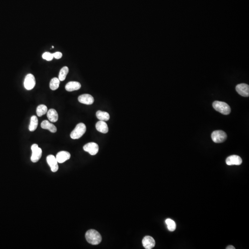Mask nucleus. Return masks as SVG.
<instances>
[{"instance_id":"obj_1","label":"nucleus","mask_w":249,"mask_h":249,"mask_svg":"<svg viewBox=\"0 0 249 249\" xmlns=\"http://www.w3.org/2000/svg\"><path fill=\"white\" fill-rule=\"evenodd\" d=\"M85 238L88 242L93 245H97L102 241L101 234L96 230L90 229L85 234Z\"/></svg>"},{"instance_id":"obj_22","label":"nucleus","mask_w":249,"mask_h":249,"mask_svg":"<svg viewBox=\"0 0 249 249\" xmlns=\"http://www.w3.org/2000/svg\"><path fill=\"white\" fill-rule=\"evenodd\" d=\"M60 83V81L58 78H53L50 82V88L53 90H56L59 87Z\"/></svg>"},{"instance_id":"obj_15","label":"nucleus","mask_w":249,"mask_h":249,"mask_svg":"<svg viewBox=\"0 0 249 249\" xmlns=\"http://www.w3.org/2000/svg\"><path fill=\"white\" fill-rule=\"evenodd\" d=\"M96 128L97 131L103 133H107L109 131V127L107 123L102 120H100L96 123Z\"/></svg>"},{"instance_id":"obj_21","label":"nucleus","mask_w":249,"mask_h":249,"mask_svg":"<svg viewBox=\"0 0 249 249\" xmlns=\"http://www.w3.org/2000/svg\"><path fill=\"white\" fill-rule=\"evenodd\" d=\"M36 112H37V116H42L47 113V107L45 105H40L37 107Z\"/></svg>"},{"instance_id":"obj_24","label":"nucleus","mask_w":249,"mask_h":249,"mask_svg":"<svg viewBox=\"0 0 249 249\" xmlns=\"http://www.w3.org/2000/svg\"><path fill=\"white\" fill-rule=\"evenodd\" d=\"M42 57H43L44 59L45 60L48 61H51L54 58L53 54L46 52H45L43 54Z\"/></svg>"},{"instance_id":"obj_12","label":"nucleus","mask_w":249,"mask_h":249,"mask_svg":"<svg viewBox=\"0 0 249 249\" xmlns=\"http://www.w3.org/2000/svg\"><path fill=\"white\" fill-rule=\"evenodd\" d=\"M142 244L143 247L146 249H151L155 246L156 242L152 237L146 236L143 239Z\"/></svg>"},{"instance_id":"obj_3","label":"nucleus","mask_w":249,"mask_h":249,"mask_svg":"<svg viewBox=\"0 0 249 249\" xmlns=\"http://www.w3.org/2000/svg\"><path fill=\"white\" fill-rule=\"evenodd\" d=\"M213 107L215 110L224 115H228L231 113V108L225 102L215 101L213 103Z\"/></svg>"},{"instance_id":"obj_9","label":"nucleus","mask_w":249,"mask_h":249,"mask_svg":"<svg viewBox=\"0 0 249 249\" xmlns=\"http://www.w3.org/2000/svg\"><path fill=\"white\" fill-rule=\"evenodd\" d=\"M47 162L53 172H56L59 169L58 162L56 157L52 155H50L47 157Z\"/></svg>"},{"instance_id":"obj_20","label":"nucleus","mask_w":249,"mask_h":249,"mask_svg":"<svg viewBox=\"0 0 249 249\" xmlns=\"http://www.w3.org/2000/svg\"><path fill=\"white\" fill-rule=\"evenodd\" d=\"M68 72H69V69H68V67H66V66L63 67L61 69L59 74L58 79L60 81H63L65 80Z\"/></svg>"},{"instance_id":"obj_11","label":"nucleus","mask_w":249,"mask_h":249,"mask_svg":"<svg viewBox=\"0 0 249 249\" xmlns=\"http://www.w3.org/2000/svg\"><path fill=\"white\" fill-rule=\"evenodd\" d=\"M78 101L80 103L84 104L91 105L94 103V99L91 95L84 94L79 97Z\"/></svg>"},{"instance_id":"obj_16","label":"nucleus","mask_w":249,"mask_h":249,"mask_svg":"<svg viewBox=\"0 0 249 249\" xmlns=\"http://www.w3.org/2000/svg\"><path fill=\"white\" fill-rule=\"evenodd\" d=\"M41 126L43 129L48 130L52 133H56L57 131L56 126L53 124L50 123V121L47 120H44L42 121Z\"/></svg>"},{"instance_id":"obj_14","label":"nucleus","mask_w":249,"mask_h":249,"mask_svg":"<svg viewBox=\"0 0 249 249\" xmlns=\"http://www.w3.org/2000/svg\"><path fill=\"white\" fill-rule=\"evenodd\" d=\"M81 87L80 83L76 81H70L67 83L65 86V89L67 91L71 92L79 90Z\"/></svg>"},{"instance_id":"obj_7","label":"nucleus","mask_w":249,"mask_h":249,"mask_svg":"<svg viewBox=\"0 0 249 249\" xmlns=\"http://www.w3.org/2000/svg\"><path fill=\"white\" fill-rule=\"evenodd\" d=\"M83 149L86 152H88L91 155L94 156L98 153L99 146L97 143H89L84 146Z\"/></svg>"},{"instance_id":"obj_4","label":"nucleus","mask_w":249,"mask_h":249,"mask_svg":"<svg viewBox=\"0 0 249 249\" xmlns=\"http://www.w3.org/2000/svg\"><path fill=\"white\" fill-rule=\"evenodd\" d=\"M211 138L212 140L215 143H221L226 140L227 135L224 131L217 130L213 132Z\"/></svg>"},{"instance_id":"obj_13","label":"nucleus","mask_w":249,"mask_h":249,"mask_svg":"<svg viewBox=\"0 0 249 249\" xmlns=\"http://www.w3.org/2000/svg\"><path fill=\"white\" fill-rule=\"evenodd\" d=\"M71 157L70 153L66 151H61L58 152L56 155V158L58 162L62 163L67 160H69Z\"/></svg>"},{"instance_id":"obj_18","label":"nucleus","mask_w":249,"mask_h":249,"mask_svg":"<svg viewBox=\"0 0 249 249\" xmlns=\"http://www.w3.org/2000/svg\"><path fill=\"white\" fill-rule=\"evenodd\" d=\"M96 116L98 120L102 121H108L110 119V116L106 112L98 110L97 112Z\"/></svg>"},{"instance_id":"obj_26","label":"nucleus","mask_w":249,"mask_h":249,"mask_svg":"<svg viewBox=\"0 0 249 249\" xmlns=\"http://www.w3.org/2000/svg\"><path fill=\"white\" fill-rule=\"evenodd\" d=\"M227 249H235V248L233 245H229L226 248Z\"/></svg>"},{"instance_id":"obj_8","label":"nucleus","mask_w":249,"mask_h":249,"mask_svg":"<svg viewBox=\"0 0 249 249\" xmlns=\"http://www.w3.org/2000/svg\"><path fill=\"white\" fill-rule=\"evenodd\" d=\"M237 92L244 97H248L249 96V85L246 84H238L236 87Z\"/></svg>"},{"instance_id":"obj_5","label":"nucleus","mask_w":249,"mask_h":249,"mask_svg":"<svg viewBox=\"0 0 249 249\" xmlns=\"http://www.w3.org/2000/svg\"><path fill=\"white\" fill-rule=\"evenodd\" d=\"M31 149L32 150V155L31 160L33 162H37L40 160L42 156V149L38 147L37 144H33L31 146Z\"/></svg>"},{"instance_id":"obj_19","label":"nucleus","mask_w":249,"mask_h":249,"mask_svg":"<svg viewBox=\"0 0 249 249\" xmlns=\"http://www.w3.org/2000/svg\"><path fill=\"white\" fill-rule=\"evenodd\" d=\"M38 118L35 116H32L31 118L30 123L29 126V130L31 132H33L37 129L38 126Z\"/></svg>"},{"instance_id":"obj_23","label":"nucleus","mask_w":249,"mask_h":249,"mask_svg":"<svg viewBox=\"0 0 249 249\" xmlns=\"http://www.w3.org/2000/svg\"><path fill=\"white\" fill-rule=\"evenodd\" d=\"M165 222H166V224H167V227H168L169 231H171V232H173V231H175V230L176 229V223H175V221L173 220L170 219H167Z\"/></svg>"},{"instance_id":"obj_10","label":"nucleus","mask_w":249,"mask_h":249,"mask_svg":"<svg viewBox=\"0 0 249 249\" xmlns=\"http://www.w3.org/2000/svg\"><path fill=\"white\" fill-rule=\"evenodd\" d=\"M226 163L229 166L240 165L242 163V160L240 156L237 155H232L229 156L226 159Z\"/></svg>"},{"instance_id":"obj_2","label":"nucleus","mask_w":249,"mask_h":249,"mask_svg":"<svg viewBox=\"0 0 249 249\" xmlns=\"http://www.w3.org/2000/svg\"><path fill=\"white\" fill-rule=\"evenodd\" d=\"M87 131V127L85 124L80 123L77 124L75 128L71 132L70 137L73 139H78L83 136Z\"/></svg>"},{"instance_id":"obj_17","label":"nucleus","mask_w":249,"mask_h":249,"mask_svg":"<svg viewBox=\"0 0 249 249\" xmlns=\"http://www.w3.org/2000/svg\"><path fill=\"white\" fill-rule=\"evenodd\" d=\"M47 113L48 118L51 122H56L58 120V114L54 109H50Z\"/></svg>"},{"instance_id":"obj_25","label":"nucleus","mask_w":249,"mask_h":249,"mask_svg":"<svg viewBox=\"0 0 249 249\" xmlns=\"http://www.w3.org/2000/svg\"><path fill=\"white\" fill-rule=\"evenodd\" d=\"M54 58L56 59H60L62 56V54L60 52H56L53 54Z\"/></svg>"},{"instance_id":"obj_6","label":"nucleus","mask_w":249,"mask_h":249,"mask_svg":"<svg viewBox=\"0 0 249 249\" xmlns=\"http://www.w3.org/2000/svg\"><path fill=\"white\" fill-rule=\"evenodd\" d=\"M25 88L27 90H31L36 85V80L32 74H28L25 76L24 82Z\"/></svg>"}]
</instances>
